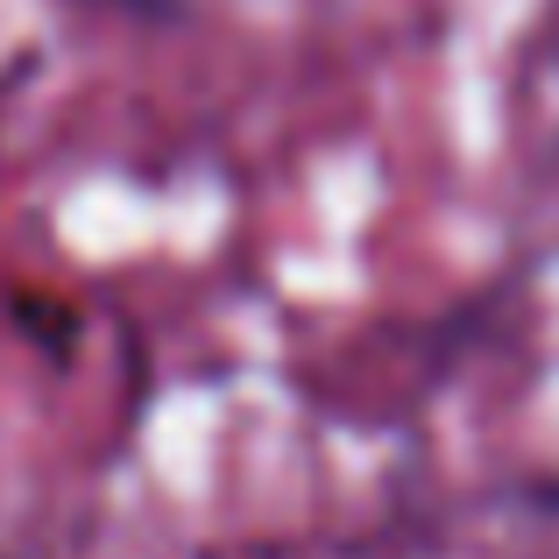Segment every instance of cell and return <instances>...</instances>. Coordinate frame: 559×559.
I'll return each mask as SVG.
<instances>
[{
    "label": "cell",
    "instance_id": "obj_2",
    "mask_svg": "<svg viewBox=\"0 0 559 559\" xmlns=\"http://www.w3.org/2000/svg\"><path fill=\"white\" fill-rule=\"evenodd\" d=\"M71 8H85V14H128V22L164 28V22H178V14H185V0H71Z\"/></svg>",
    "mask_w": 559,
    "mask_h": 559
},
{
    "label": "cell",
    "instance_id": "obj_1",
    "mask_svg": "<svg viewBox=\"0 0 559 559\" xmlns=\"http://www.w3.org/2000/svg\"><path fill=\"white\" fill-rule=\"evenodd\" d=\"M8 319H14V333H22L28 347H43L50 361H71L79 355V305L71 298H57V290H14L8 298Z\"/></svg>",
    "mask_w": 559,
    "mask_h": 559
}]
</instances>
